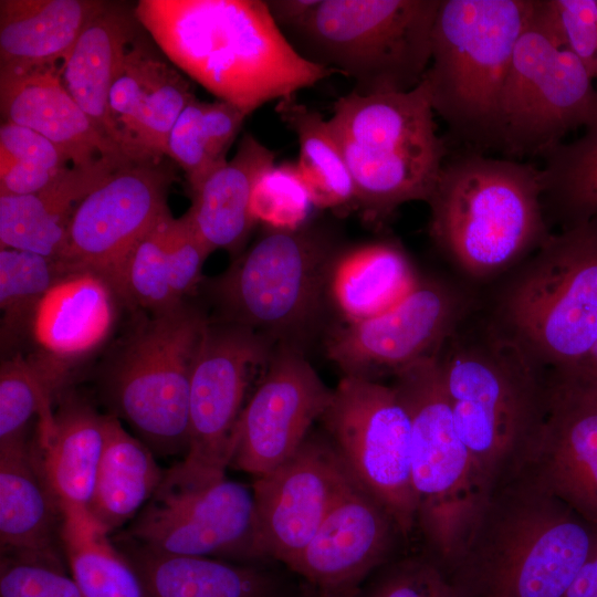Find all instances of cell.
Returning <instances> with one entry per match:
<instances>
[{"label":"cell","instance_id":"50","mask_svg":"<svg viewBox=\"0 0 597 597\" xmlns=\"http://www.w3.org/2000/svg\"><path fill=\"white\" fill-rule=\"evenodd\" d=\"M304 597H315V595H314V594H312V595H307V596H304Z\"/></svg>","mask_w":597,"mask_h":597},{"label":"cell","instance_id":"17","mask_svg":"<svg viewBox=\"0 0 597 597\" xmlns=\"http://www.w3.org/2000/svg\"><path fill=\"white\" fill-rule=\"evenodd\" d=\"M163 160L127 163L82 199L59 259L67 272L92 271L109 280L135 243L169 209L167 196L175 172Z\"/></svg>","mask_w":597,"mask_h":597},{"label":"cell","instance_id":"16","mask_svg":"<svg viewBox=\"0 0 597 597\" xmlns=\"http://www.w3.org/2000/svg\"><path fill=\"white\" fill-rule=\"evenodd\" d=\"M254 500L243 483L223 478L202 488L159 485L124 541L176 556L253 561Z\"/></svg>","mask_w":597,"mask_h":597},{"label":"cell","instance_id":"23","mask_svg":"<svg viewBox=\"0 0 597 597\" xmlns=\"http://www.w3.org/2000/svg\"><path fill=\"white\" fill-rule=\"evenodd\" d=\"M112 284L92 271L60 277L43 295L29 333L41 350L39 358L65 387L70 367L108 337L116 316Z\"/></svg>","mask_w":597,"mask_h":597},{"label":"cell","instance_id":"12","mask_svg":"<svg viewBox=\"0 0 597 597\" xmlns=\"http://www.w3.org/2000/svg\"><path fill=\"white\" fill-rule=\"evenodd\" d=\"M597 125V88L544 6L520 35L499 103L496 149L542 156L569 132Z\"/></svg>","mask_w":597,"mask_h":597},{"label":"cell","instance_id":"2","mask_svg":"<svg viewBox=\"0 0 597 597\" xmlns=\"http://www.w3.org/2000/svg\"><path fill=\"white\" fill-rule=\"evenodd\" d=\"M440 349L457 432L492 493L531 463L548 412L551 379L505 331L467 336L454 329Z\"/></svg>","mask_w":597,"mask_h":597},{"label":"cell","instance_id":"51","mask_svg":"<svg viewBox=\"0 0 597 597\" xmlns=\"http://www.w3.org/2000/svg\"><path fill=\"white\" fill-rule=\"evenodd\" d=\"M316 597V596H315Z\"/></svg>","mask_w":597,"mask_h":597},{"label":"cell","instance_id":"22","mask_svg":"<svg viewBox=\"0 0 597 597\" xmlns=\"http://www.w3.org/2000/svg\"><path fill=\"white\" fill-rule=\"evenodd\" d=\"M549 379L543 433L522 475L597 525V395Z\"/></svg>","mask_w":597,"mask_h":597},{"label":"cell","instance_id":"27","mask_svg":"<svg viewBox=\"0 0 597 597\" xmlns=\"http://www.w3.org/2000/svg\"><path fill=\"white\" fill-rule=\"evenodd\" d=\"M130 161L109 157L87 167L71 166L38 192L0 196L1 249L59 260L77 205L108 175Z\"/></svg>","mask_w":597,"mask_h":597},{"label":"cell","instance_id":"20","mask_svg":"<svg viewBox=\"0 0 597 597\" xmlns=\"http://www.w3.org/2000/svg\"><path fill=\"white\" fill-rule=\"evenodd\" d=\"M399 538L405 541L388 512L355 484L287 568L316 597H355L367 578L394 558Z\"/></svg>","mask_w":597,"mask_h":597},{"label":"cell","instance_id":"26","mask_svg":"<svg viewBox=\"0 0 597 597\" xmlns=\"http://www.w3.org/2000/svg\"><path fill=\"white\" fill-rule=\"evenodd\" d=\"M106 1L1 0L0 77L61 67Z\"/></svg>","mask_w":597,"mask_h":597},{"label":"cell","instance_id":"9","mask_svg":"<svg viewBox=\"0 0 597 597\" xmlns=\"http://www.w3.org/2000/svg\"><path fill=\"white\" fill-rule=\"evenodd\" d=\"M440 0H320L293 31L308 60L348 76L362 95L404 93L429 66Z\"/></svg>","mask_w":597,"mask_h":597},{"label":"cell","instance_id":"10","mask_svg":"<svg viewBox=\"0 0 597 597\" xmlns=\"http://www.w3.org/2000/svg\"><path fill=\"white\" fill-rule=\"evenodd\" d=\"M506 333L553 373L597 338V218L551 234L509 291Z\"/></svg>","mask_w":597,"mask_h":597},{"label":"cell","instance_id":"40","mask_svg":"<svg viewBox=\"0 0 597 597\" xmlns=\"http://www.w3.org/2000/svg\"><path fill=\"white\" fill-rule=\"evenodd\" d=\"M66 273L59 260L15 249L0 250L2 348L29 332L39 302Z\"/></svg>","mask_w":597,"mask_h":597},{"label":"cell","instance_id":"29","mask_svg":"<svg viewBox=\"0 0 597 597\" xmlns=\"http://www.w3.org/2000/svg\"><path fill=\"white\" fill-rule=\"evenodd\" d=\"M61 397L52 433L44 442H35L38 460L63 519L91 517L105 443V416L80 397Z\"/></svg>","mask_w":597,"mask_h":597},{"label":"cell","instance_id":"1","mask_svg":"<svg viewBox=\"0 0 597 597\" xmlns=\"http://www.w3.org/2000/svg\"><path fill=\"white\" fill-rule=\"evenodd\" d=\"M134 11L178 70L247 115L337 74L289 42L266 1L140 0Z\"/></svg>","mask_w":597,"mask_h":597},{"label":"cell","instance_id":"18","mask_svg":"<svg viewBox=\"0 0 597 597\" xmlns=\"http://www.w3.org/2000/svg\"><path fill=\"white\" fill-rule=\"evenodd\" d=\"M332 396L301 349L275 345L241 415L230 467L256 478L273 471L302 446Z\"/></svg>","mask_w":597,"mask_h":597},{"label":"cell","instance_id":"32","mask_svg":"<svg viewBox=\"0 0 597 597\" xmlns=\"http://www.w3.org/2000/svg\"><path fill=\"white\" fill-rule=\"evenodd\" d=\"M165 472L151 450L105 416V443L94 483L90 515L107 534L135 519L159 488Z\"/></svg>","mask_w":597,"mask_h":597},{"label":"cell","instance_id":"33","mask_svg":"<svg viewBox=\"0 0 597 597\" xmlns=\"http://www.w3.org/2000/svg\"><path fill=\"white\" fill-rule=\"evenodd\" d=\"M406 254L395 244L374 242L337 254L328 294L347 322L378 315L417 284Z\"/></svg>","mask_w":597,"mask_h":597},{"label":"cell","instance_id":"47","mask_svg":"<svg viewBox=\"0 0 597 597\" xmlns=\"http://www.w3.org/2000/svg\"><path fill=\"white\" fill-rule=\"evenodd\" d=\"M553 378L566 385L597 395V338L586 355L572 367L553 373Z\"/></svg>","mask_w":597,"mask_h":597},{"label":"cell","instance_id":"45","mask_svg":"<svg viewBox=\"0 0 597 597\" xmlns=\"http://www.w3.org/2000/svg\"><path fill=\"white\" fill-rule=\"evenodd\" d=\"M211 252L196 233L187 214L171 217L168 228L170 285L178 301L187 300L201 281L202 266Z\"/></svg>","mask_w":597,"mask_h":597},{"label":"cell","instance_id":"14","mask_svg":"<svg viewBox=\"0 0 597 597\" xmlns=\"http://www.w3.org/2000/svg\"><path fill=\"white\" fill-rule=\"evenodd\" d=\"M355 481L392 517L405 541L417 531L411 421L392 386L344 376L321 418Z\"/></svg>","mask_w":597,"mask_h":597},{"label":"cell","instance_id":"49","mask_svg":"<svg viewBox=\"0 0 597 597\" xmlns=\"http://www.w3.org/2000/svg\"><path fill=\"white\" fill-rule=\"evenodd\" d=\"M564 597H597V535L588 558Z\"/></svg>","mask_w":597,"mask_h":597},{"label":"cell","instance_id":"34","mask_svg":"<svg viewBox=\"0 0 597 597\" xmlns=\"http://www.w3.org/2000/svg\"><path fill=\"white\" fill-rule=\"evenodd\" d=\"M275 111L297 137L295 165L314 207L355 206L353 178L327 119L294 97L279 101Z\"/></svg>","mask_w":597,"mask_h":597},{"label":"cell","instance_id":"36","mask_svg":"<svg viewBox=\"0 0 597 597\" xmlns=\"http://www.w3.org/2000/svg\"><path fill=\"white\" fill-rule=\"evenodd\" d=\"M92 517L63 519L61 543L83 597H147L136 567Z\"/></svg>","mask_w":597,"mask_h":597},{"label":"cell","instance_id":"15","mask_svg":"<svg viewBox=\"0 0 597 597\" xmlns=\"http://www.w3.org/2000/svg\"><path fill=\"white\" fill-rule=\"evenodd\" d=\"M355 484L327 436L310 433L291 458L253 483V561L289 567Z\"/></svg>","mask_w":597,"mask_h":597},{"label":"cell","instance_id":"5","mask_svg":"<svg viewBox=\"0 0 597 597\" xmlns=\"http://www.w3.org/2000/svg\"><path fill=\"white\" fill-rule=\"evenodd\" d=\"M423 81L404 93L339 97L327 119L355 187V206L379 221L409 201L428 202L447 160Z\"/></svg>","mask_w":597,"mask_h":597},{"label":"cell","instance_id":"24","mask_svg":"<svg viewBox=\"0 0 597 597\" xmlns=\"http://www.w3.org/2000/svg\"><path fill=\"white\" fill-rule=\"evenodd\" d=\"M61 67L0 77L3 121L25 126L60 147L73 166H92L104 158L128 159L105 139L64 87Z\"/></svg>","mask_w":597,"mask_h":597},{"label":"cell","instance_id":"4","mask_svg":"<svg viewBox=\"0 0 597 597\" xmlns=\"http://www.w3.org/2000/svg\"><path fill=\"white\" fill-rule=\"evenodd\" d=\"M430 233L468 274L509 266L547 233L541 169L469 150L447 159L428 201Z\"/></svg>","mask_w":597,"mask_h":597},{"label":"cell","instance_id":"3","mask_svg":"<svg viewBox=\"0 0 597 597\" xmlns=\"http://www.w3.org/2000/svg\"><path fill=\"white\" fill-rule=\"evenodd\" d=\"M597 525L525 475L491 493L447 576L457 597H564Z\"/></svg>","mask_w":597,"mask_h":597},{"label":"cell","instance_id":"39","mask_svg":"<svg viewBox=\"0 0 597 597\" xmlns=\"http://www.w3.org/2000/svg\"><path fill=\"white\" fill-rule=\"evenodd\" d=\"M54 389L36 359L20 354L1 362L0 443L27 437L30 421L38 418L36 442H44L55 426Z\"/></svg>","mask_w":597,"mask_h":597},{"label":"cell","instance_id":"48","mask_svg":"<svg viewBox=\"0 0 597 597\" xmlns=\"http://www.w3.org/2000/svg\"><path fill=\"white\" fill-rule=\"evenodd\" d=\"M320 0H272L266 1L270 14L281 28H297L318 4Z\"/></svg>","mask_w":597,"mask_h":597},{"label":"cell","instance_id":"30","mask_svg":"<svg viewBox=\"0 0 597 597\" xmlns=\"http://www.w3.org/2000/svg\"><path fill=\"white\" fill-rule=\"evenodd\" d=\"M138 25L135 11L107 2L85 27L60 69L66 91L98 133L117 147L109 94L124 56L138 35Z\"/></svg>","mask_w":597,"mask_h":597},{"label":"cell","instance_id":"41","mask_svg":"<svg viewBox=\"0 0 597 597\" xmlns=\"http://www.w3.org/2000/svg\"><path fill=\"white\" fill-rule=\"evenodd\" d=\"M314 206L295 164L269 168L258 179L251 198V213L271 229L296 230L303 227Z\"/></svg>","mask_w":597,"mask_h":597},{"label":"cell","instance_id":"37","mask_svg":"<svg viewBox=\"0 0 597 597\" xmlns=\"http://www.w3.org/2000/svg\"><path fill=\"white\" fill-rule=\"evenodd\" d=\"M543 203L565 228L597 218V125L543 155Z\"/></svg>","mask_w":597,"mask_h":597},{"label":"cell","instance_id":"46","mask_svg":"<svg viewBox=\"0 0 597 597\" xmlns=\"http://www.w3.org/2000/svg\"><path fill=\"white\" fill-rule=\"evenodd\" d=\"M23 164L60 172L72 165L69 156L35 130L3 121L0 126V171Z\"/></svg>","mask_w":597,"mask_h":597},{"label":"cell","instance_id":"38","mask_svg":"<svg viewBox=\"0 0 597 597\" xmlns=\"http://www.w3.org/2000/svg\"><path fill=\"white\" fill-rule=\"evenodd\" d=\"M171 217L169 209L163 213L108 280L121 300L150 314L182 302L175 297L170 285L168 228Z\"/></svg>","mask_w":597,"mask_h":597},{"label":"cell","instance_id":"21","mask_svg":"<svg viewBox=\"0 0 597 597\" xmlns=\"http://www.w3.org/2000/svg\"><path fill=\"white\" fill-rule=\"evenodd\" d=\"M195 97L179 70L137 35L109 94V114L124 155L136 163L167 157L169 134Z\"/></svg>","mask_w":597,"mask_h":597},{"label":"cell","instance_id":"44","mask_svg":"<svg viewBox=\"0 0 597 597\" xmlns=\"http://www.w3.org/2000/svg\"><path fill=\"white\" fill-rule=\"evenodd\" d=\"M544 6L565 45L597 78V0H544Z\"/></svg>","mask_w":597,"mask_h":597},{"label":"cell","instance_id":"31","mask_svg":"<svg viewBox=\"0 0 597 597\" xmlns=\"http://www.w3.org/2000/svg\"><path fill=\"white\" fill-rule=\"evenodd\" d=\"M126 547L147 597H281L279 578L253 564Z\"/></svg>","mask_w":597,"mask_h":597},{"label":"cell","instance_id":"28","mask_svg":"<svg viewBox=\"0 0 597 597\" xmlns=\"http://www.w3.org/2000/svg\"><path fill=\"white\" fill-rule=\"evenodd\" d=\"M275 165V154L245 134L235 155L214 169L191 191L186 212L196 233L210 252H238L256 223L251 198L258 179Z\"/></svg>","mask_w":597,"mask_h":597},{"label":"cell","instance_id":"8","mask_svg":"<svg viewBox=\"0 0 597 597\" xmlns=\"http://www.w3.org/2000/svg\"><path fill=\"white\" fill-rule=\"evenodd\" d=\"M337 254L320 231L271 229L207 282L218 320L302 350L317 325Z\"/></svg>","mask_w":597,"mask_h":597},{"label":"cell","instance_id":"11","mask_svg":"<svg viewBox=\"0 0 597 597\" xmlns=\"http://www.w3.org/2000/svg\"><path fill=\"white\" fill-rule=\"evenodd\" d=\"M150 315L118 349L106 395L150 449L186 452L191 375L209 317L188 300Z\"/></svg>","mask_w":597,"mask_h":597},{"label":"cell","instance_id":"19","mask_svg":"<svg viewBox=\"0 0 597 597\" xmlns=\"http://www.w3.org/2000/svg\"><path fill=\"white\" fill-rule=\"evenodd\" d=\"M458 300L434 282L418 281L398 303L373 317L347 322L326 343L344 376H376L437 355L459 322Z\"/></svg>","mask_w":597,"mask_h":597},{"label":"cell","instance_id":"25","mask_svg":"<svg viewBox=\"0 0 597 597\" xmlns=\"http://www.w3.org/2000/svg\"><path fill=\"white\" fill-rule=\"evenodd\" d=\"M63 514L27 437L0 443L1 555L62 559Z\"/></svg>","mask_w":597,"mask_h":597},{"label":"cell","instance_id":"43","mask_svg":"<svg viewBox=\"0 0 597 597\" xmlns=\"http://www.w3.org/2000/svg\"><path fill=\"white\" fill-rule=\"evenodd\" d=\"M0 597H83L62 559L1 555Z\"/></svg>","mask_w":597,"mask_h":597},{"label":"cell","instance_id":"13","mask_svg":"<svg viewBox=\"0 0 597 597\" xmlns=\"http://www.w3.org/2000/svg\"><path fill=\"white\" fill-rule=\"evenodd\" d=\"M274 347L249 327L209 318L191 375L187 450L160 485L202 488L226 478L249 390Z\"/></svg>","mask_w":597,"mask_h":597},{"label":"cell","instance_id":"6","mask_svg":"<svg viewBox=\"0 0 597 597\" xmlns=\"http://www.w3.org/2000/svg\"><path fill=\"white\" fill-rule=\"evenodd\" d=\"M536 0H440L422 81L451 135L496 149L498 114L516 42Z\"/></svg>","mask_w":597,"mask_h":597},{"label":"cell","instance_id":"35","mask_svg":"<svg viewBox=\"0 0 597 597\" xmlns=\"http://www.w3.org/2000/svg\"><path fill=\"white\" fill-rule=\"evenodd\" d=\"M248 115L234 105L216 100L189 102L168 138L167 157L185 172L190 192L219 166Z\"/></svg>","mask_w":597,"mask_h":597},{"label":"cell","instance_id":"42","mask_svg":"<svg viewBox=\"0 0 597 597\" xmlns=\"http://www.w3.org/2000/svg\"><path fill=\"white\" fill-rule=\"evenodd\" d=\"M355 597H457L443 569L425 553L392 558L375 570Z\"/></svg>","mask_w":597,"mask_h":597},{"label":"cell","instance_id":"7","mask_svg":"<svg viewBox=\"0 0 597 597\" xmlns=\"http://www.w3.org/2000/svg\"><path fill=\"white\" fill-rule=\"evenodd\" d=\"M411 421V483L423 552L447 574L491 495L459 437L437 355L395 374Z\"/></svg>","mask_w":597,"mask_h":597}]
</instances>
